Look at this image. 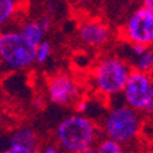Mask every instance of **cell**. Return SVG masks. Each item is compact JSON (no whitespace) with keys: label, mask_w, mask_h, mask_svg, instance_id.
I'll list each match as a JSON object with an SVG mask.
<instances>
[{"label":"cell","mask_w":153,"mask_h":153,"mask_svg":"<svg viewBox=\"0 0 153 153\" xmlns=\"http://www.w3.org/2000/svg\"><path fill=\"white\" fill-rule=\"evenodd\" d=\"M78 153H97V146L92 145V146H88V148H85V149L79 150Z\"/></svg>","instance_id":"ffe728a7"},{"label":"cell","mask_w":153,"mask_h":153,"mask_svg":"<svg viewBox=\"0 0 153 153\" xmlns=\"http://www.w3.org/2000/svg\"><path fill=\"white\" fill-rule=\"evenodd\" d=\"M143 6H146L153 11V0H143Z\"/></svg>","instance_id":"7402d4cb"},{"label":"cell","mask_w":153,"mask_h":153,"mask_svg":"<svg viewBox=\"0 0 153 153\" xmlns=\"http://www.w3.org/2000/svg\"><path fill=\"white\" fill-rule=\"evenodd\" d=\"M140 111L131 108L130 105H119L107 114L102 123L105 137L118 141L122 145L131 143L140 135L142 119Z\"/></svg>","instance_id":"277c9868"},{"label":"cell","mask_w":153,"mask_h":153,"mask_svg":"<svg viewBox=\"0 0 153 153\" xmlns=\"http://www.w3.org/2000/svg\"><path fill=\"white\" fill-rule=\"evenodd\" d=\"M88 107H89L88 101H86V100H82V99H78L75 102H74V108H75L76 112H79V114H83V112L88 111Z\"/></svg>","instance_id":"e0dca14e"},{"label":"cell","mask_w":153,"mask_h":153,"mask_svg":"<svg viewBox=\"0 0 153 153\" xmlns=\"http://www.w3.org/2000/svg\"><path fill=\"white\" fill-rule=\"evenodd\" d=\"M36 63V45L19 29L0 32V66L10 71L26 70Z\"/></svg>","instance_id":"7a4b0ae2"},{"label":"cell","mask_w":153,"mask_h":153,"mask_svg":"<svg viewBox=\"0 0 153 153\" xmlns=\"http://www.w3.org/2000/svg\"><path fill=\"white\" fill-rule=\"evenodd\" d=\"M53 11H55V4L53 3H49L48 4V8H47V14H53Z\"/></svg>","instance_id":"44dd1931"},{"label":"cell","mask_w":153,"mask_h":153,"mask_svg":"<svg viewBox=\"0 0 153 153\" xmlns=\"http://www.w3.org/2000/svg\"><path fill=\"white\" fill-rule=\"evenodd\" d=\"M152 94H153V86H152Z\"/></svg>","instance_id":"cb8c5ba5"},{"label":"cell","mask_w":153,"mask_h":153,"mask_svg":"<svg viewBox=\"0 0 153 153\" xmlns=\"http://www.w3.org/2000/svg\"><path fill=\"white\" fill-rule=\"evenodd\" d=\"M131 45V52H133V56H138V55L143 53V52L146 51L149 47L146 45H142V44H130Z\"/></svg>","instance_id":"ac0fdd59"},{"label":"cell","mask_w":153,"mask_h":153,"mask_svg":"<svg viewBox=\"0 0 153 153\" xmlns=\"http://www.w3.org/2000/svg\"><path fill=\"white\" fill-rule=\"evenodd\" d=\"M11 145H19V146L27 148L34 152H40V137L32 127H19L11 133L10 137Z\"/></svg>","instance_id":"9c48e42d"},{"label":"cell","mask_w":153,"mask_h":153,"mask_svg":"<svg viewBox=\"0 0 153 153\" xmlns=\"http://www.w3.org/2000/svg\"><path fill=\"white\" fill-rule=\"evenodd\" d=\"M38 153H60V152H59V146H55V145H45L44 148L40 149Z\"/></svg>","instance_id":"d6986e66"},{"label":"cell","mask_w":153,"mask_h":153,"mask_svg":"<svg viewBox=\"0 0 153 153\" xmlns=\"http://www.w3.org/2000/svg\"><path fill=\"white\" fill-rule=\"evenodd\" d=\"M18 29L19 32L22 33L30 42H33L36 47L41 41H44V36L47 34L38 19H25V21L19 23Z\"/></svg>","instance_id":"30bf717a"},{"label":"cell","mask_w":153,"mask_h":153,"mask_svg":"<svg viewBox=\"0 0 153 153\" xmlns=\"http://www.w3.org/2000/svg\"><path fill=\"white\" fill-rule=\"evenodd\" d=\"M18 13V3L15 0H0V27L13 21Z\"/></svg>","instance_id":"7c38bea8"},{"label":"cell","mask_w":153,"mask_h":153,"mask_svg":"<svg viewBox=\"0 0 153 153\" xmlns=\"http://www.w3.org/2000/svg\"><path fill=\"white\" fill-rule=\"evenodd\" d=\"M127 62L116 56H107L97 62L93 70V82L97 92L104 96H115L123 92L131 74Z\"/></svg>","instance_id":"3957f363"},{"label":"cell","mask_w":153,"mask_h":153,"mask_svg":"<svg viewBox=\"0 0 153 153\" xmlns=\"http://www.w3.org/2000/svg\"><path fill=\"white\" fill-rule=\"evenodd\" d=\"M52 55V45L49 41L44 40L36 47V63L42 64L51 57Z\"/></svg>","instance_id":"5bb4252c"},{"label":"cell","mask_w":153,"mask_h":153,"mask_svg":"<svg viewBox=\"0 0 153 153\" xmlns=\"http://www.w3.org/2000/svg\"><path fill=\"white\" fill-rule=\"evenodd\" d=\"M96 146H97V153H124L123 145L108 137L101 140Z\"/></svg>","instance_id":"4fadbf2b"},{"label":"cell","mask_w":153,"mask_h":153,"mask_svg":"<svg viewBox=\"0 0 153 153\" xmlns=\"http://www.w3.org/2000/svg\"><path fill=\"white\" fill-rule=\"evenodd\" d=\"M152 86L153 78L150 76V74L133 70L123 92H122L124 97V102L130 105L131 108L143 112L146 105L153 100Z\"/></svg>","instance_id":"8992f818"},{"label":"cell","mask_w":153,"mask_h":153,"mask_svg":"<svg viewBox=\"0 0 153 153\" xmlns=\"http://www.w3.org/2000/svg\"><path fill=\"white\" fill-rule=\"evenodd\" d=\"M124 153H135V152H126V150H124Z\"/></svg>","instance_id":"603a6c76"},{"label":"cell","mask_w":153,"mask_h":153,"mask_svg":"<svg viewBox=\"0 0 153 153\" xmlns=\"http://www.w3.org/2000/svg\"><path fill=\"white\" fill-rule=\"evenodd\" d=\"M152 153H153V152H152Z\"/></svg>","instance_id":"d4e9b609"},{"label":"cell","mask_w":153,"mask_h":153,"mask_svg":"<svg viewBox=\"0 0 153 153\" xmlns=\"http://www.w3.org/2000/svg\"><path fill=\"white\" fill-rule=\"evenodd\" d=\"M38 21H40V23H41L42 29L45 30V33H48L49 30H51V27H52V18H51V15H49V14L40 16V18H38Z\"/></svg>","instance_id":"2e32d148"},{"label":"cell","mask_w":153,"mask_h":153,"mask_svg":"<svg viewBox=\"0 0 153 153\" xmlns=\"http://www.w3.org/2000/svg\"><path fill=\"white\" fill-rule=\"evenodd\" d=\"M122 37L128 44L153 45V11L146 6L140 7L127 18L122 29Z\"/></svg>","instance_id":"5b68a950"},{"label":"cell","mask_w":153,"mask_h":153,"mask_svg":"<svg viewBox=\"0 0 153 153\" xmlns=\"http://www.w3.org/2000/svg\"><path fill=\"white\" fill-rule=\"evenodd\" d=\"M47 94L52 104L66 107L79 99L81 89L76 81L68 74H56L48 81Z\"/></svg>","instance_id":"52a82bcc"},{"label":"cell","mask_w":153,"mask_h":153,"mask_svg":"<svg viewBox=\"0 0 153 153\" xmlns=\"http://www.w3.org/2000/svg\"><path fill=\"white\" fill-rule=\"evenodd\" d=\"M99 138V128L90 118L83 114H74L64 118L56 126L55 140L64 153H78L94 145Z\"/></svg>","instance_id":"6da1fadb"},{"label":"cell","mask_w":153,"mask_h":153,"mask_svg":"<svg viewBox=\"0 0 153 153\" xmlns=\"http://www.w3.org/2000/svg\"><path fill=\"white\" fill-rule=\"evenodd\" d=\"M111 37V30L105 23L100 21H86L81 23L78 29V38L88 47L99 48L108 42Z\"/></svg>","instance_id":"ba28073f"},{"label":"cell","mask_w":153,"mask_h":153,"mask_svg":"<svg viewBox=\"0 0 153 153\" xmlns=\"http://www.w3.org/2000/svg\"><path fill=\"white\" fill-rule=\"evenodd\" d=\"M0 153H37V152L30 150V149H27V148L19 146V145H11V143H10V146L6 148L4 150H1Z\"/></svg>","instance_id":"9a60e30c"},{"label":"cell","mask_w":153,"mask_h":153,"mask_svg":"<svg viewBox=\"0 0 153 153\" xmlns=\"http://www.w3.org/2000/svg\"><path fill=\"white\" fill-rule=\"evenodd\" d=\"M134 70L146 74L153 73V49L150 47L143 53L134 56Z\"/></svg>","instance_id":"8fae6325"}]
</instances>
